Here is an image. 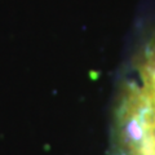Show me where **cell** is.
Returning a JSON list of instances; mask_svg holds the SVG:
<instances>
[{"mask_svg": "<svg viewBox=\"0 0 155 155\" xmlns=\"http://www.w3.org/2000/svg\"><path fill=\"white\" fill-rule=\"evenodd\" d=\"M109 155H155V30L136 52L116 96Z\"/></svg>", "mask_w": 155, "mask_h": 155, "instance_id": "1", "label": "cell"}]
</instances>
